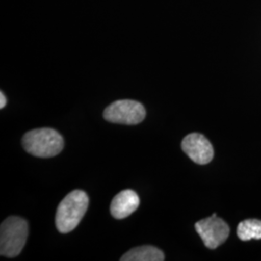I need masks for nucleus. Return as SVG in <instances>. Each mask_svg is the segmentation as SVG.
Wrapping results in <instances>:
<instances>
[{
  "mask_svg": "<svg viewBox=\"0 0 261 261\" xmlns=\"http://www.w3.org/2000/svg\"><path fill=\"white\" fill-rule=\"evenodd\" d=\"M237 234L240 240L250 241L261 239V221L250 219L241 222L237 227Z\"/></svg>",
  "mask_w": 261,
  "mask_h": 261,
  "instance_id": "nucleus-9",
  "label": "nucleus"
},
{
  "mask_svg": "<svg viewBox=\"0 0 261 261\" xmlns=\"http://www.w3.org/2000/svg\"><path fill=\"white\" fill-rule=\"evenodd\" d=\"M146 115L144 107L137 101L119 100L111 103L103 112L107 121L117 124L136 125L143 121Z\"/></svg>",
  "mask_w": 261,
  "mask_h": 261,
  "instance_id": "nucleus-4",
  "label": "nucleus"
},
{
  "mask_svg": "<svg viewBox=\"0 0 261 261\" xmlns=\"http://www.w3.org/2000/svg\"><path fill=\"white\" fill-rule=\"evenodd\" d=\"M28 236V222L19 217L7 218L0 226V253L16 257L22 251Z\"/></svg>",
  "mask_w": 261,
  "mask_h": 261,
  "instance_id": "nucleus-3",
  "label": "nucleus"
},
{
  "mask_svg": "<svg viewBox=\"0 0 261 261\" xmlns=\"http://www.w3.org/2000/svg\"><path fill=\"white\" fill-rule=\"evenodd\" d=\"M195 227L205 247L211 250L224 244L230 231L228 224L216 214L197 222Z\"/></svg>",
  "mask_w": 261,
  "mask_h": 261,
  "instance_id": "nucleus-5",
  "label": "nucleus"
},
{
  "mask_svg": "<svg viewBox=\"0 0 261 261\" xmlns=\"http://www.w3.org/2000/svg\"><path fill=\"white\" fill-rule=\"evenodd\" d=\"M140 197L133 190H124L114 196L111 203V214L122 220L133 214L140 206Z\"/></svg>",
  "mask_w": 261,
  "mask_h": 261,
  "instance_id": "nucleus-7",
  "label": "nucleus"
},
{
  "mask_svg": "<svg viewBox=\"0 0 261 261\" xmlns=\"http://www.w3.org/2000/svg\"><path fill=\"white\" fill-rule=\"evenodd\" d=\"M165 254L160 249L153 246L137 247L126 252L121 261H163Z\"/></svg>",
  "mask_w": 261,
  "mask_h": 261,
  "instance_id": "nucleus-8",
  "label": "nucleus"
},
{
  "mask_svg": "<svg viewBox=\"0 0 261 261\" xmlns=\"http://www.w3.org/2000/svg\"><path fill=\"white\" fill-rule=\"evenodd\" d=\"M24 150L39 158H51L58 155L64 147V140L57 130L40 128L29 130L22 138Z\"/></svg>",
  "mask_w": 261,
  "mask_h": 261,
  "instance_id": "nucleus-2",
  "label": "nucleus"
},
{
  "mask_svg": "<svg viewBox=\"0 0 261 261\" xmlns=\"http://www.w3.org/2000/svg\"><path fill=\"white\" fill-rule=\"evenodd\" d=\"M89 205V198L82 190L68 194L57 207L56 228L61 233H69L81 223Z\"/></svg>",
  "mask_w": 261,
  "mask_h": 261,
  "instance_id": "nucleus-1",
  "label": "nucleus"
},
{
  "mask_svg": "<svg viewBox=\"0 0 261 261\" xmlns=\"http://www.w3.org/2000/svg\"><path fill=\"white\" fill-rule=\"evenodd\" d=\"M181 147L187 155L198 165H206L214 157V148L205 137L198 133L186 136L182 140Z\"/></svg>",
  "mask_w": 261,
  "mask_h": 261,
  "instance_id": "nucleus-6",
  "label": "nucleus"
},
{
  "mask_svg": "<svg viewBox=\"0 0 261 261\" xmlns=\"http://www.w3.org/2000/svg\"><path fill=\"white\" fill-rule=\"evenodd\" d=\"M6 97L5 95L3 94V92H0V109H3L5 106H6Z\"/></svg>",
  "mask_w": 261,
  "mask_h": 261,
  "instance_id": "nucleus-10",
  "label": "nucleus"
}]
</instances>
